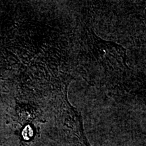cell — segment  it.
<instances>
[{"mask_svg":"<svg viewBox=\"0 0 146 146\" xmlns=\"http://www.w3.org/2000/svg\"><path fill=\"white\" fill-rule=\"evenodd\" d=\"M76 146H79V144H78V145H76ZM82 146H90V145H83Z\"/></svg>","mask_w":146,"mask_h":146,"instance_id":"cell-1","label":"cell"}]
</instances>
